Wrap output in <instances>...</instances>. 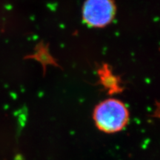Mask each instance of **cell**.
Returning <instances> with one entry per match:
<instances>
[{
  "mask_svg": "<svg viewBox=\"0 0 160 160\" xmlns=\"http://www.w3.org/2000/svg\"><path fill=\"white\" fill-rule=\"evenodd\" d=\"M93 119L98 129L106 133L122 131L128 124L129 113L126 106L117 99H107L96 107Z\"/></svg>",
  "mask_w": 160,
  "mask_h": 160,
  "instance_id": "obj_1",
  "label": "cell"
},
{
  "mask_svg": "<svg viewBox=\"0 0 160 160\" xmlns=\"http://www.w3.org/2000/svg\"><path fill=\"white\" fill-rule=\"evenodd\" d=\"M114 11L111 0H87L84 5L83 15L89 25L102 27L111 21Z\"/></svg>",
  "mask_w": 160,
  "mask_h": 160,
  "instance_id": "obj_2",
  "label": "cell"
}]
</instances>
